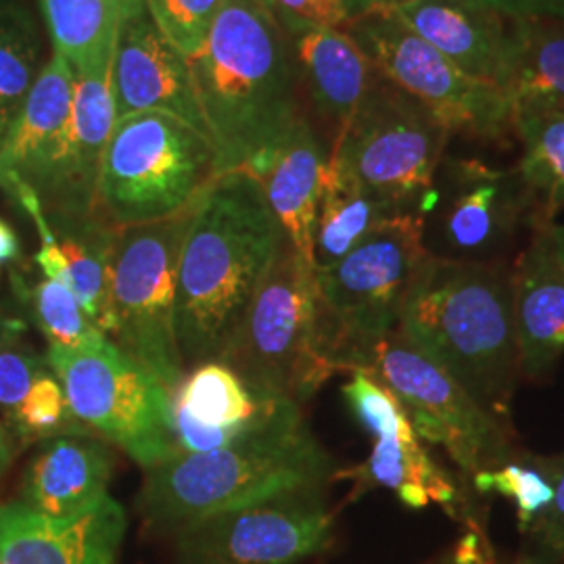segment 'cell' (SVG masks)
I'll return each instance as SVG.
<instances>
[{
  "instance_id": "obj_7",
  "label": "cell",
  "mask_w": 564,
  "mask_h": 564,
  "mask_svg": "<svg viewBox=\"0 0 564 564\" xmlns=\"http://www.w3.org/2000/svg\"><path fill=\"white\" fill-rule=\"evenodd\" d=\"M253 391L307 402L335 370L318 349L316 268L286 241L224 354Z\"/></svg>"
},
{
  "instance_id": "obj_22",
  "label": "cell",
  "mask_w": 564,
  "mask_h": 564,
  "mask_svg": "<svg viewBox=\"0 0 564 564\" xmlns=\"http://www.w3.org/2000/svg\"><path fill=\"white\" fill-rule=\"evenodd\" d=\"M293 39L295 63L310 99L339 132L360 109L379 72L345 28H310Z\"/></svg>"
},
{
  "instance_id": "obj_28",
  "label": "cell",
  "mask_w": 564,
  "mask_h": 564,
  "mask_svg": "<svg viewBox=\"0 0 564 564\" xmlns=\"http://www.w3.org/2000/svg\"><path fill=\"white\" fill-rule=\"evenodd\" d=\"M400 216L326 158L314 228L316 270L339 262L368 232Z\"/></svg>"
},
{
  "instance_id": "obj_6",
  "label": "cell",
  "mask_w": 564,
  "mask_h": 564,
  "mask_svg": "<svg viewBox=\"0 0 564 564\" xmlns=\"http://www.w3.org/2000/svg\"><path fill=\"white\" fill-rule=\"evenodd\" d=\"M223 176L212 139L163 111L116 120L93 216L111 228L160 223L193 207Z\"/></svg>"
},
{
  "instance_id": "obj_39",
  "label": "cell",
  "mask_w": 564,
  "mask_h": 564,
  "mask_svg": "<svg viewBox=\"0 0 564 564\" xmlns=\"http://www.w3.org/2000/svg\"><path fill=\"white\" fill-rule=\"evenodd\" d=\"M529 533L535 540V554L540 563H564V456L556 477L554 498Z\"/></svg>"
},
{
  "instance_id": "obj_46",
  "label": "cell",
  "mask_w": 564,
  "mask_h": 564,
  "mask_svg": "<svg viewBox=\"0 0 564 564\" xmlns=\"http://www.w3.org/2000/svg\"><path fill=\"white\" fill-rule=\"evenodd\" d=\"M9 323H11V316H7V314L0 310V339H2V335H4Z\"/></svg>"
},
{
  "instance_id": "obj_21",
  "label": "cell",
  "mask_w": 564,
  "mask_h": 564,
  "mask_svg": "<svg viewBox=\"0 0 564 564\" xmlns=\"http://www.w3.org/2000/svg\"><path fill=\"white\" fill-rule=\"evenodd\" d=\"M510 293L523 377L542 379L564 354V265L542 226L514 262Z\"/></svg>"
},
{
  "instance_id": "obj_2",
  "label": "cell",
  "mask_w": 564,
  "mask_h": 564,
  "mask_svg": "<svg viewBox=\"0 0 564 564\" xmlns=\"http://www.w3.org/2000/svg\"><path fill=\"white\" fill-rule=\"evenodd\" d=\"M398 330L508 423L523 368L510 272L500 263L429 256L403 302Z\"/></svg>"
},
{
  "instance_id": "obj_34",
  "label": "cell",
  "mask_w": 564,
  "mask_h": 564,
  "mask_svg": "<svg viewBox=\"0 0 564 564\" xmlns=\"http://www.w3.org/2000/svg\"><path fill=\"white\" fill-rule=\"evenodd\" d=\"M7 426L20 445L39 444L57 435L93 433L74 416L59 379L51 370H44L30 387Z\"/></svg>"
},
{
  "instance_id": "obj_42",
  "label": "cell",
  "mask_w": 564,
  "mask_h": 564,
  "mask_svg": "<svg viewBox=\"0 0 564 564\" xmlns=\"http://www.w3.org/2000/svg\"><path fill=\"white\" fill-rule=\"evenodd\" d=\"M20 444L15 440V435L11 433V429L0 421V479L4 477V473L11 468V464L18 456Z\"/></svg>"
},
{
  "instance_id": "obj_5",
  "label": "cell",
  "mask_w": 564,
  "mask_h": 564,
  "mask_svg": "<svg viewBox=\"0 0 564 564\" xmlns=\"http://www.w3.org/2000/svg\"><path fill=\"white\" fill-rule=\"evenodd\" d=\"M431 251L423 214H400L368 232L339 262L316 270L318 349L337 372H358L398 328L402 305Z\"/></svg>"
},
{
  "instance_id": "obj_10",
  "label": "cell",
  "mask_w": 564,
  "mask_h": 564,
  "mask_svg": "<svg viewBox=\"0 0 564 564\" xmlns=\"http://www.w3.org/2000/svg\"><path fill=\"white\" fill-rule=\"evenodd\" d=\"M197 203L160 223L116 228L111 251V341L144 364L172 395L188 372L176 333V279Z\"/></svg>"
},
{
  "instance_id": "obj_26",
  "label": "cell",
  "mask_w": 564,
  "mask_h": 564,
  "mask_svg": "<svg viewBox=\"0 0 564 564\" xmlns=\"http://www.w3.org/2000/svg\"><path fill=\"white\" fill-rule=\"evenodd\" d=\"M512 137L521 142L517 172L531 203V228L556 223L564 209V107L512 111Z\"/></svg>"
},
{
  "instance_id": "obj_9",
  "label": "cell",
  "mask_w": 564,
  "mask_h": 564,
  "mask_svg": "<svg viewBox=\"0 0 564 564\" xmlns=\"http://www.w3.org/2000/svg\"><path fill=\"white\" fill-rule=\"evenodd\" d=\"M449 130L379 74L328 160L398 214H423L444 162Z\"/></svg>"
},
{
  "instance_id": "obj_25",
  "label": "cell",
  "mask_w": 564,
  "mask_h": 564,
  "mask_svg": "<svg viewBox=\"0 0 564 564\" xmlns=\"http://www.w3.org/2000/svg\"><path fill=\"white\" fill-rule=\"evenodd\" d=\"M333 479H351V498H358L375 487L391 489L408 508H424L433 502L454 514V505L458 500V485L426 454L421 440H375L372 452L362 464L337 470Z\"/></svg>"
},
{
  "instance_id": "obj_35",
  "label": "cell",
  "mask_w": 564,
  "mask_h": 564,
  "mask_svg": "<svg viewBox=\"0 0 564 564\" xmlns=\"http://www.w3.org/2000/svg\"><path fill=\"white\" fill-rule=\"evenodd\" d=\"M343 398L356 421L375 440L398 437L414 442L419 435L403 412L398 398L368 372H351V379L343 384Z\"/></svg>"
},
{
  "instance_id": "obj_47",
  "label": "cell",
  "mask_w": 564,
  "mask_h": 564,
  "mask_svg": "<svg viewBox=\"0 0 564 564\" xmlns=\"http://www.w3.org/2000/svg\"><path fill=\"white\" fill-rule=\"evenodd\" d=\"M7 7H11V2H9V0H0V11L7 9Z\"/></svg>"
},
{
  "instance_id": "obj_31",
  "label": "cell",
  "mask_w": 564,
  "mask_h": 564,
  "mask_svg": "<svg viewBox=\"0 0 564 564\" xmlns=\"http://www.w3.org/2000/svg\"><path fill=\"white\" fill-rule=\"evenodd\" d=\"M11 281L15 295L28 307L48 345L80 349L107 339L101 328L86 316L69 286L51 279L30 282L18 272L11 274Z\"/></svg>"
},
{
  "instance_id": "obj_12",
  "label": "cell",
  "mask_w": 564,
  "mask_h": 564,
  "mask_svg": "<svg viewBox=\"0 0 564 564\" xmlns=\"http://www.w3.org/2000/svg\"><path fill=\"white\" fill-rule=\"evenodd\" d=\"M384 80L421 102L449 134L500 142L512 137L505 93L460 72L393 11H368L345 25Z\"/></svg>"
},
{
  "instance_id": "obj_37",
  "label": "cell",
  "mask_w": 564,
  "mask_h": 564,
  "mask_svg": "<svg viewBox=\"0 0 564 564\" xmlns=\"http://www.w3.org/2000/svg\"><path fill=\"white\" fill-rule=\"evenodd\" d=\"M25 326L20 318H11L0 339V414L7 421L20 408L30 387L48 370L46 358L23 337Z\"/></svg>"
},
{
  "instance_id": "obj_11",
  "label": "cell",
  "mask_w": 564,
  "mask_h": 564,
  "mask_svg": "<svg viewBox=\"0 0 564 564\" xmlns=\"http://www.w3.org/2000/svg\"><path fill=\"white\" fill-rule=\"evenodd\" d=\"M358 372H368L402 403L421 442L440 445L468 475L498 468L512 452V431L475 402L463 384L395 328L375 343Z\"/></svg>"
},
{
  "instance_id": "obj_18",
  "label": "cell",
  "mask_w": 564,
  "mask_h": 564,
  "mask_svg": "<svg viewBox=\"0 0 564 564\" xmlns=\"http://www.w3.org/2000/svg\"><path fill=\"white\" fill-rule=\"evenodd\" d=\"M128 531L118 500L105 496L88 512L48 519L21 502L0 505V561L4 564H116Z\"/></svg>"
},
{
  "instance_id": "obj_20",
  "label": "cell",
  "mask_w": 564,
  "mask_h": 564,
  "mask_svg": "<svg viewBox=\"0 0 564 564\" xmlns=\"http://www.w3.org/2000/svg\"><path fill=\"white\" fill-rule=\"evenodd\" d=\"M393 13L466 76L502 90L512 20L481 0H412Z\"/></svg>"
},
{
  "instance_id": "obj_14",
  "label": "cell",
  "mask_w": 564,
  "mask_h": 564,
  "mask_svg": "<svg viewBox=\"0 0 564 564\" xmlns=\"http://www.w3.org/2000/svg\"><path fill=\"white\" fill-rule=\"evenodd\" d=\"M433 220L431 256L460 262H498L519 228L531 226V203L517 167L444 158L424 205Z\"/></svg>"
},
{
  "instance_id": "obj_43",
  "label": "cell",
  "mask_w": 564,
  "mask_h": 564,
  "mask_svg": "<svg viewBox=\"0 0 564 564\" xmlns=\"http://www.w3.org/2000/svg\"><path fill=\"white\" fill-rule=\"evenodd\" d=\"M542 228H544L547 239H550L552 247H554V253L558 256V260L564 265V224L550 223L542 226Z\"/></svg>"
},
{
  "instance_id": "obj_48",
  "label": "cell",
  "mask_w": 564,
  "mask_h": 564,
  "mask_svg": "<svg viewBox=\"0 0 564 564\" xmlns=\"http://www.w3.org/2000/svg\"><path fill=\"white\" fill-rule=\"evenodd\" d=\"M258 2H262V4H265V7L270 9V2H268V0H258Z\"/></svg>"
},
{
  "instance_id": "obj_36",
  "label": "cell",
  "mask_w": 564,
  "mask_h": 564,
  "mask_svg": "<svg viewBox=\"0 0 564 564\" xmlns=\"http://www.w3.org/2000/svg\"><path fill=\"white\" fill-rule=\"evenodd\" d=\"M226 0H144L163 36L186 61L203 48Z\"/></svg>"
},
{
  "instance_id": "obj_44",
  "label": "cell",
  "mask_w": 564,
  "mask_h": 564,
  "mask_svg": "<svg viewBox=\"0 0 564 564\" xmlns=\"http://www.w3.org/2000/svg\"><path fill=\"white\" fill-rule=\"evenodd\" d=\"M339 4H341L343 11L347 13V20L349 21L360 18V15L368 13V11H372V2L370 0H339Z\"/></svg>"
},
{
  "instance_id": "obj_33",
  "label": "cell",
  "mask_w": 564,
  "mask_h": 564,
  "mask_svg": "<svg viewBox=\"0 0 564 564\" xmlns=\"http://www.w3.org/2000/svg\"><path fill=\"white\" fill-rule=\"evenodd\" d=\"M561 463L563 456L538 458L512 454L498 468L475 475L473 481L479 491H498L514 500L521 531H529L554 498Z\"/></svg>"
},
{
  "instance_id": "obj_4",
  "label": "cell",
  "mask_w": 564,
  "mask_h": 564,
  "mask_svg": "<svg viewBox=\"0 0 564 564\" xmlns=\"http://www.w3.org/2000/svg\"><path fill=\"white\" fill-rule=\"evenodd\" d=\"M337 473L302 414L239 444L176 454L144 473L139 510L160 529L253 505L295 489H323Z\"/></svg>"
},
{
  "instance_id": "obj_49",
  "label": "cell",
  "mask_w": 564,
  "mask_h": 564,
  "mask_svg": "<svg viewBox=\"0 0 564 564\" xmlns=\"http://www.w3.org/2000/svg\"><path fill=\"white\" fill-rule=\"evenodd\" d=\"M0 564H4V563H2V561H0Z\"/></svg>"
},
{
  "instance_id": "obj_8",
  "label": "cell",
  "mask_w": 564,
  "mask_h": 564,
  "mask_svg": "<svg viewBox=\"0 0 564 564\" xmlns=\"http://www.w3.org/2000/svg\"><path fill=\"white\" fill-rule=\"evenodd\" d=\"M48 370L59 379L74 416L144 470L178 454L174 402L165 384L120 345H48Z\"/></svg>"
},
{
  "instance_id": "obj_1",
  "label": "cell",
  "mask_w": 564,
  "mask_h": 564,
  "mask_svg": "<svg viewBox=\"0 0 564 564\" xmlns=\"http://www.w3.org/2000/svg\"><path fill=\"white\" fill-rule=\"evenodd\" d=\"M286 237L242 172H228L203 195L182 242L176 333L186 370L223 362Z\"/></svg>"
},
{
  "instance_id": "obj_19",
  "label": "cell",
  "mask_w": 564,
  "mask_h": 564,
  "mask_svg": "<svg viewBox=\"0 0 564 564\" xmlns=\"http://www.w3.org/2000/svg\"><path fill=\"white\" fill-rule=\"evenodd\" d=\"M116 456L95 433L57 435L39 442L21 475L20 500L48 519H72L109 496Z\"/></svg>"
},
{
  "instance_id": "obj_17",
  "label": "cell",
  "mask_w": 564,
  "mask_h": 564,
  "mask_svg": "<svg viewBox=\"0 0 564 564\" xmlns=\"http://www.w3.org/2000/svg\"><path fill=\"white\" fill-rule=\"evenodd\" d=\"M111 86L118 120L144 111H163L209 137L191 65L160 32L144 0H132L121 18Z\"/></svg>"
},
{
  "instance_id": "obj_29",
  "label": "cell",
  "mask_w": 564,
  "mask_h": 564,
  "mask_svg": "<svg viewBox=\"0 0 564 564\" xmlns=\"http://www.w3.org/2000/svg\"><path fill=\"white\" fill-rule=\"evenodd\" d=\"M132 0H41L42 18L55 53L76 74H88L113 61L118 28Z\"/></svg>"
},
{
  "instance_id": "obj_16",
  "label": "cell",
  "mask_w": 564,
  "mask_h": 564,
  "mask_svg": "<svg viewBox=\"0 0 564 564\" xmlns=\"http://www.w3.org/2000/svg\"><path fill=\"white\" fill-rule=\"evenodd\" d=\"M172 402L178 454H203L239 444L302 414L300 403L253 391L224 362L193 366Z\"/></svg>"
},
{
  "instance_id": "obj_40",
  "label": "cell",
  "mask_w": 564,
  "mask_h": 564,
  "mask_svg": "<svg viewBox=\"0 0 564 564\" xmlns=\"http://www.w3.org/2000/svg\"><path fill=\"white\" fill-rule=\"evenodd\" d=\"M508 20L563 21L564 0H481Z\"/></svg>"
},
{
  "instance_id": "obj_3",
  "label": "cell",
  "mask_w": 564,
  "mask_h": 564,
  "mask_svg": "<svg viewBox=\"0 0 564 564\" xmlns=\"http://www.w3.org/2000/svg\"><path fill=\"white\" fill-rule=\"evenodd\" d=\"M188 65L223 174L281 144L303 120L282 25L258 0H226Z\"/></svg>"
},
{
  "instance_id": "obj_32",
  "label": "cell",
  "mask_w": 564,
  "mask_h": 564,
  "mask_svg": "<svg viewBox=\"0 0 564 564\" xmlns=\"http://www.w3.org/2000/svg\"><path fill=\"white\" fill-rule=\"evenodd\" d=\"M39 34L18 7L0 11V142L41 76Z\"/></svg>"
},
{
  "instance_id": "obj_45",
  "label": "cell",
  "mask_w": 564,
  "mask_h": 564,
  "mask_svg": "<svg viewBox=\"0 0 564 564\" xmlns=\"http://www.w3.org/2000/svg\"><path fill=\"white\" fill-rule=\"evenodd\" d=\"M370 2H372V11L375 9H379V11H395V9H400V7L412 2V0H370Z\"/></svg>"
},
{
  "instance_id": "obj_38",
  "label": "cell",
  "mask_w": 564,
  "mask_h": 564,
  "mask_svg": "<svg viewBox=\"0 0 564 564\" xmlns=\"http://www.w3.org/2000/svg\"><path fill=\"white\" fill-rule=\"evenodd\" d=\"M270 11L291 36L310 28H345L347 13L339 0H268Z\"/></svg>"
},
{
  "instance_id": "obj_23",
  "label": "cell",
  "mask_w": 564,
  "mask_h": 564,
  "mask_svg": "<svg viewBox=\"0 0 564 564\" xmlns=\"http://www.w3.org/2000/svg\"><path fill=\"white\" fill-rule=\"evenodd\" d=\"M326 155L314 130L302 120L282 141L274 162L258 182L286 241L305 262L314 263V228Z\"/></svg>"
},
{
  "instance_id": "obj_27",
  "label": "cell",
  "mask_w": 564,
  "mask_h": 564,
  "mask_svg": "<svg viewBox=\"0 0 564 564\" xmlns=\"http://www.w3.org/2000/svg\"><path fill=\"white\" fill-rule=\"evenodd\" d=\"M502 93L510 111L564 107L563 21L512 20Z\"/></svg>"
},
{
  "instance_id": "obj_30",
  "label": "cell",
  "mask_w": 564,
  "mask_h": 564,
  "mask_svg": "<svg viewBox=\"0 0 564 564\" xmlns=\"http://www.w3.org/2000/svg\"><path fill=\"white\" fill-rule=\"evenodd\" d=\"M51 228L69 265L72 291L82 310L107 337H113L111 251L116 228L99 223L95 216L76 223L51 224Z\"/></svg>"
},
{
  "instance_id": "obj_15",
  "label": "cell",
  "mask_w": 564,
  "mask_h": 564,
  "mask_svg": "<svg viewBox=\"0 0 564 564\" xmlns=\"http://www.w3.org/2000/svg\"><path fill=\"white\" fill-rule=\"evenodd\" d=\"M111 78L113 61L76 74L69 118L23 181L39 195L48 224L93 216L102 153L118 120Z\"/></svg>"
},
{
  "instance_id": "obj_41",
  "label": "cell",
  "mask_w": 564,
  "mask_h": 564,
  "mask_svg": "<svg viewBox=\"0 0 564 564\" xmlns=\"http://www.w3.org/2000/svg\"><path fill=\"white\" fill-rule=\"evenodd\" d=\"M21 245L15 230L0 218V265L20 260Z\"/></svg>"
},
{
  "instance_id": "obj_24",
  "label": "cell",
  "mask_w": 564,
  "mask_h": 564,
  "mask_svg": "<svg viewBox=\"0 0 564 564\" xmlns=\"http://www.w3.org/2000/svg\"><path fill=\"white\" fill-rule=\"evenodd\" d=\"M74 82V67L59 53H53L23 102L18 120L0 142V186L4 191L25 181L57 139L69 118Z\"/></svg>"
},
{
  "instance_id": "obj_13",
  "label": "cell",
  "mask_w": 564,
  "mask_h": 564,
  "mask_svg": "<svg viewBox=\"0 0 564 564\" xmlns=\"http://www.w3.org/2000/svg\"><path fill=\"white\" fill-rule=\"evenodd\" d=\"M323 489H295L172 529L178 564H295L333 542Z\"/></svg>"
}]
</instances>
